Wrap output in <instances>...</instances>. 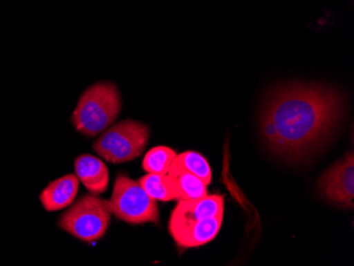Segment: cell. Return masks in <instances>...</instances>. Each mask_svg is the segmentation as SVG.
Listing matches in <instances>:
<instances>
[{
  "instance_id": "6da1fadb",
  "label": "cell",
  "mask_w": 354,
  "mask_h": 266,
  "mask_svg": "<svg viewBox=\"0 0 354 266\" xmlns=\"http://www.w3.org/2000/svg\"><path fill=\"white\" fill-rule=\"evenodd\" d=\"M339 89L316 83L280 85L268 93L260 129L266 146L281 158L299 160L324 146L343 118Z\"/></svg>"
},
{
  "instance_id": "7a4b0ae2",
  "label": "cell",
  "mask_w": 354,
  "mask_h": 266,
  "mask_svg": "<svg viewBox=\"0 0 354 266\" xmlns=\"http://www.w3.org/2000/svg\"><path fill=\"white\" fill-rule=\"evenodd\" d=\"M120 111L118 87L111 82L95 83L80 97L71 122L80 134L93 138L116 122Z\"/></svg>"
},
{
  "instance_id": "3957f363",
  "label": "cell",
  "mask_w": 354,
  "mask_h": 266,
  "mask_svg": "<svg viewBox=\"0 0 354 266\" xmlns=\"http://www.w3.org/2000/svg\"><path fill=\"white\" fill-rule=\"evenodd\" d=\"M111 211L109 200L98 194H84L59 220V226L73 237L93 243L106 234L111 224Z\"/></svg>"
},
{
  "instance_id": "277c9868",
  "label": "cell",
  "mask_w": 354,
  "mask_h": 266,
  "mask_svg": "<svg viewBox=\"0 0 354 266\" xmlns=\"http://www.w3.org/2000/svg\"><path fill=\"white\" fill-rule=\"evenodd\" d=\"M150 138L148 125L138 121H120L101 133L93 144V151L111 164H124L142 154Z\"/></svg>"
},
{
  "instance_id": "5b68a950",
  "label": "cell",
  "mask_w": 354,
  "mask_h": 266,
  "mask_svg": "<svg viewBox=\"0 0 354 266\" xmlns=\"http://www.w3.org/2000/svg\"><path fill=\"white\" fill-rule=\"evenodd\" d=\"M111 211L117 218L132 225L159 221L157 200L151 198L139 182L119 174L111 193Z\"/></svg>"
},
{
  "instance_id": "8992f818",
  "label": "cell",
  "mask_w": 354,
  "mask_h": 266,
  "mask_svg": "<svg viewBox=\"0 0 354 266\" xmlns=\"http://www.w3.org/2000/svg\"><path fill=\"white\" fill-rule=\"evenodd\" d=\"M320 194L332 204L343 208L354 205V156L345 158L330 167L318 182Z\"/></svg>"
},
{
  "instance_id": "52a82bcc",
  "label": "cell",
  "mask_w": 354,
  "mask_h": 266,
  "mask_svg": "<svg viewBox=\"0 0 354 266\" xmlns=\"http://www.w3.org/2000/svg\"><path fill=\"white\" fill-rule=\"evenodd\" d=\"M222 224L223 216L203 221H169V232L180 247H200L216 239Z\"/></svg>"
},
{
  "instance_id": "ba28073f",
  "label": "cell",
  "mask_w": 354,
  "mask_h": 266,
  "mask_svg": "<svg viewBox=\"0 0 354 266\" xmlns=\"http://www.w3.org/2000/svg\"><path fill=\"white\" fill-rule=\"evenodd\" d=\"M224 216V198L221 196H207L200 200H178L169 221H203Z\"/></svg>"
},
{
  "instance_id": "9c48e42d",
  "label": "cell",
  "mask_w": 354,
  "mask_h": 266,
  "mask_svg": "<svg viewBox=\"0 0 354 266\" xmlns=\"http://www.w3.org/2000/svg\"><path fill=\"white\" fill-rule=\"evenodd\" d=\"M75 172L79 182L91 193H104L109 188V169L102 160L93 155H80L75 160Z\"/></svg>"
},
{
  "instance_id": "30bf717a",
  "label": "cell",
  "mask_w": 354,
  "mask_h": 266,
  "mask_svg": "<svg viewBox=\"0 0 354 266\" xmlns=\"http://www.w3.org/2000/svg\"><path fill=\"white\" fill-rule=\"evenodd\" d=\"M79 191V178L67 174L51 182L39 196L41 205L47 211H57L73 204Z\"/></svg>"
},
{
  "instance_id": "8fae6325",
  "label": "cell",
  "mask_w": 354,
  "mask_h": 266,
  "mask_svg": "<svg viewBox=\"0 0 354 266\" xmlns=\"http://www.w3.org/2000/svg\"><path fill=\"white\" fill-rule=\"evenodd\" d=\"M183 173H190L200 178L208 186L212 180V168L200 153L188 151L175 156L168 171V175L176 178Z\"/></svg>"
},
{
  "instance_id": "7c38bea8",
  "label": "cell",
  "mask_w": 354,
  "mask_h": 266,
  "mask_svg": "<svg viewBox=\"0 0 354 266\" xmlns=\"http://www.w3.org/2000/svg\"><path fill=\"white\" fill-rule=\"evenodd\" d=\"M139 184L154 200L169 202L177 198L174 178L168 174L149 173L139 180Z\"/></svg>"
},
{
  "instance_id": "4fadbf2b",
  "label": "cell",
  "mask_w": 354,
  "mask_h": 266,
  "mask_svg": "<svg viewBox=\"0 0 354 266\" xmlns=\"http://www.w3.org/2000/svg\"><path fill=\"white\" fill-rule=\"evenodd\" d=\"M174 178L177 200H200L208 196L207 184L198 176L183 173Z\"/></svg>"
},
{
  "instance_id": "5bb4252c",
  "label": "cell",
  "mask_w": 354,
  "mask_h": 266,
  "mask_svg": "<svg viewBox=\"0 0 354 266\" xmlns=\"http://www.w3.org/2000/svg\"><path fill=\"white\" fill-rule=\"evenodd\" d=\"M176 152L168 146H155L143 158L142 168L148 173L168 174Z\"/></svg>"
}]
</instances>
